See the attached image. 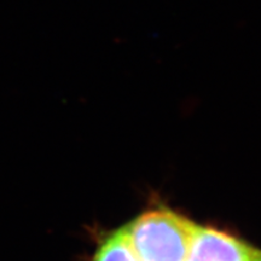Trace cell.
<instances>
[{
    "label": "cell",
    "mask_w": 261,
    "mask_h": 261,
    "mask_svg": "<svg viewBox=\"0 0 261 261\" xmlns=\"http://www.w3.org/2000/svg\"><path fill=\"white\" fill-rule=\"evenodd\" d=\"M126 228L140 261H187L197 225L160 208L139 215Z\"/></svg>",
    "instance_id": "cell-1"
},
{
    "label": "cell",
    "mask_w": 261,
    "mask_h": 261,
    "mask_svg": "<svg viewBox=\"0 0 261 261\" xmlns=\"http://www.w3.org/2000/svg\"><path fill=\"white\" fill-rule=\"evenodd\" d=\"M254 250L230 234L197 226L188 261H250Z\"/></svg>",
    "instance_id": "cell-2"
},
{
    "label": "cell",
    "mask_w": 261,
    "mask_h": 261,
    "mask_svg": "<svg viewBox=\"0 0 261 261\" xmlns=\"http://www.w3.org/2000/svg\"><path fill=\"white\" fill-rule=\"evenodd\" d=\"M94 261H140L130 244L126 226L115 231L104 241Z\"/></svg>",
    "instance_id": "cell-3"
},
{
    "label": "cell",
    "mask_w": 261,
    "mask_h": 261,
    "mask_svg": "<svg viewBox=\"0 0 261 261\" xmlns=\"http://www.w3.org/2000/svg\"><path fill=\"white\" fill-rule=\"evenodd\" d=\"M250 261H261V252L260 250H254L253 257Z\"/></svg>",
    "instance_id": "cell-4"
},
{
    "label": "cell",
    "mask_w": 261,
    "mask_h": 261,
    "mask_svg": "<svg viewBox=\"0 0 261 261\" xmlns=\"http://www.w3.org/2000/svg\"><path fill=\"white\" fill-rule=\"evenodd\" d=\"M187 261H188V260H187Z\"/></svg>",
    "instance_id": "cell-5"
}]
</instances>
